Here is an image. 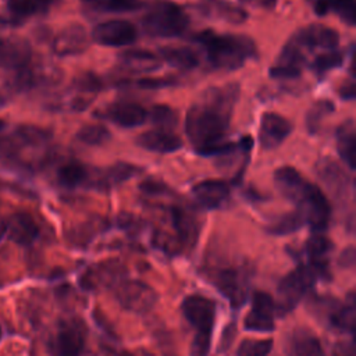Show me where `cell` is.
Listing matches in <instances>:
<instances>
[{"instance_id":"6da1fadb","label":"cell","mask_w":356,"mask_h":356,"mask_svg":"<svg viewBox=\"0 0 356 356\" xmlns=\"http://www.w3.org/2000/svg\"><path fill=\"white\" fill-rule=\"evenodd\" d=\"M238 95L239 86L236 83L213 88L203 93L202 99L188 110L185 132L199 154L224 156L238 149L252 147L250 136L242 138L238 143L225 140Z\"/></svg>"},{"instance_id":"7a4b0ae2","label":"cell","mask_w":356,"mask_h":356,"mask_svg":"<svg viewBox=\"0 0 356 356\" xmlns=\"http://www.w3.org/2000/svg\"><path fill=\"white\" fill-rule=\"evenodd\" d=\"M193 40L204 49L209 63L216 70L235 71L257 56L254 42L245 35L216 33L207 29L196 33Z\"/></svg>"},{"instance_id":"3957f363","label":"cell","mask_w":356,"mask_h":356,"mask_svg":"<svg viewBox=\"0 0 356 356\" xmlns=\"http://www.w3.org/2000/svg\"><path fill=\"white\" fill-rule=\"evenodd\" d=\"M181 310L196 334L191 345V356H207L216 321V303L203 295H189L184 299Z\"/></svg>"},{"instance_id":"277c9868","label":"cell","mask_w":356,"mask_h":356,"mask_svg":"<svg viewBox=\"0 0 356 356\" xmlns=\"http://www.w3.org/2000/svg\"><path fill=\"white\" fill-rule=\"evenodd\" d=\"M189 25L185 10L167 0H157L149 6L143 18L142 28L152 38H175L182 35Z\"/></svg>"},{"instance_id":"5b68a950","label":"cell","mask_w":356,"mask_h":356,"mask_svg":"<svg viewBox=\"0 0 356 356\" xmlns=\"http://www.w3.org/2000/svg\"><path fill=\"white\" fill-rule=\"evenodd\" d=\"M327 268L316 264H302L288 273L278 284V302L275 310L284 316L293 310L300 299L307 293L309 289L316 284L317 278L325 277Z\"/></svg>"},{"instance_id":"8992f818","label":"cell","mask_w":356,"mask_h":356,"mask_svg":"<svg viewBox=\"0 0 356 356\" xmlns=\"http://www.w3.org/2000/svg\"><path fill=\"white\" fill-rule=\"evenodd\" d=\"M295 203L305 224H309L314 232H323L327 228L331 217V206L317 185L306 182Z\"/></svg>"},{"instance_id":"52a82bcc","label":"cell","mask_w":356,"mask_h":356,"mask_svg":"<svg viewBox=\"0 0 356 356\" xmlns=\"http://www.w3.org/2000/svg\"><path fill=\"white\" fill-rule=\"evenodd\" d=\"M86 331L79 320L70 318L57 324L47 348L50 356H81L85 349Z\"/></svg>"},{"instance_id":"ba28073f","label":"cell","mask_w":356,"mask_h":356,"mask_svg":"<svg viewBox=\"0 0 356 356\" xmlns=\"http://www.w3.org/2000/svg\"><path fill=\"white\" fill-rule=\"evenodd\" d=\"M115 298L118 303L129 312L145 313L157 302L156 291L138 280H127L117 285Z\"/></svg>"},{"instance_id":"9c48e42d","label":"cell","mask_w":356,"mask_h":356,"mask_svg":"<svg viewBox=\"0 0 356 356\" xmlns=\"http://www.w3.org/2000/svg\"><path fill=\"white\" fill-rule=\"evenodd\" d=\"M138 38L136 26L125 19H110L97 24L92 31V39L103 46L121 47L132 44Z\"/></svg>"},{"instance_id":"30bf717a","label":"cell","mask_w":356,"mask_h":356,"mask_svg":"<svg viewBox=\"0 0 356 356\" xmlns=\"http://www.w3.org/2000/svg\"><path fill=\"white\" fill-rule=\"evenodd\" d=\"M275 303L266 292H254L252 307L243 320V327L253 332H271L275 327Z\"/></svg>"},{"instance_id":"8fae6325","label":"cell","mask_w":356,"mask_h":356,"mask_svg":"<svg viewBox=\"0 0 356 356\" xmlns=\"http://www.w3.org/2000/svg\"><path fill=\"white\" fill-rule=\"evenodd\" d=\"M306 51L291 38L282 47L275 64L270 68V76L275 79H295L306 65Z\"/></svg>"},{"instance_id":"7c38bea8","label":"cell","mask_w":356,"mask_h":356,"mask_svg":"<svg viewBox=\"0 0 356 356\" xmlns=\"http://www.w3.org/2000/svg\"><path fill=\"white\" fill-rule=\"evenodd\" d=\"M292 39L306 51V50H335L339 42V35L335 29L321 25V24H312L306 28L299 29Z\"/></svg>"},{"instance_id":"4fadbf2b","label":"cell","mask_w":356,"mask_h":356,"mask_svg":"<svg viewBox=\"0 0 356 356\" xmlns=\"http://www.w3.org/2000/svg\"><path fill=\"white\" fill-rule=\"evenodd\" d=\"M291 122L277 113H264L260 120L259 142L264 150H273L280 146L291 134Z\"/></svg>"},{"instance_id":"5bb4252c","label":"cell","mask_w":356,"mask_h":356,"mask_svg":"<svg viewBox=\"0 0 356 356\" xmlns=\"http://www.w3.org/2000/svg\"><path fill=\"white\" fill-rule=\"evenodd\" d=\"M214 285L231 302L232 306H241L246 299L248 278L238 268H222L214 275Z\"/></svg>"},{"instance_id":"9a60e30c","label":"cell","mask_w":356,"mask_h":356,"mask_svg":"<svg viewBox=\"0 0 356 356\" xmlns=\"http://www.w3.org/2000/svg\"><path fill=\"white\" fill-rule=\"evenodd\" d=\"M32 61L31 46L21 38L0 36V70L19 71Z\"/></svg>"},{"instance_id":"2e32d148","label":"cell","mask_w":356,"mask_h":356,"mask_svg":"<svg viewBox=\"0 0 356 356\" xmlns=\"http://www.w3.org/2000/svg\"><path fill=\"white\" fill-rule=\"evenodd\" d=\"M89 46V36L83 26L70 25L60 31L53 39L51 49L60 57L83 53Z\"/></svg>"},{"instance_id":"e0dca14e","label":"cell","mask_w":356,"mask_h":356,"mask_svg":"<svg viewBox=\"0 0 356 356\" xmlns=\"http://www.w3.org/2000/svg\"><path fill=\"white\" fill-rule=\"evenodd\" d=\"M192 195L202 207L217 209L228 200L229 186L222 179H206L193 185Z\"/></svg>"},{"instance_id":"ac0fdd59","label":"cell","mask_w":356,"mask_h":356,"mask_svg":"<svg viewBox=\"0 0 356 356\" xmlns=\"http://www.w3.org/2000/svg\"><path fill=\"white\" fill-rule=\"evenodd\" d=\"M104 117L118 127L134 128L147 120V111L138 103L124 100L110 104L104 111Z\"/></svg>"},{"instance_id":"d6986e66","label":"cell","mask_w":356,"mask_h":356,"mask_svg":"<svg viewBox=\"0 0 356 356\" xmlns=\"http://www.w3.org/2000/svg\"><path fill=\"white\" fill-rule=\"evenodd\" d=\"M39 232L35 218L24 211L14 213L6 222V234L18 245H32L38 239Z\"/></svg>"},{"instance_id":"ffe728a7","label":"cell","mask_w":356,"mask_h":356,"mask_svg":"<svg viewBox=\"0 0 356 356\" xmlns=\"http://www.w3.org/2000/svg\"><path fill=\"white\" fill-rule=\"evenodd\" d=\"M136 145L149 152L174 153L182 147V140L172 131L157 128L140 134L136 138Z\"/></svg>"},{"instance_id":"44dd1931","label":"cell","mask_w":356,"mask_h":356,"mask_svg":"<svg viewBox=\"0 0 356 356\" xmlns=\"http://www.w3.org/2000/svg\"><path fill=\"white\" fill-rule=\"evenodd\" d=\"M289 356H325L318 338L307 328H296L288 337Z\"/></svg>"},{"instance_id":"7402d4cb","label":"cell","mask_w":356,"mask_h":356,"mask_svg":"<svg viewBox=\"0 0 356 356\" xmlns=\"http://www.w3.org/2000/svg\"><path fill=\"white\" fill-rule=\"evenodd\" d=\"M136 172H138V167H135L129 163L120 161V163H115L114 165L108 167L107 170H102L97 172L92 171L90 184L99 189H104V188H110L115 184L129 179Z\"/></svg>"},{"instance_id":"603a6c76","label":"cell","mask_w":356,"mask_h":356,"mask_svg":"<svg viewBox=\"0 0 356 356\" xmlns=\"http://www.w3.org/2000/svg\"><path fill=\"white\" fill-rule=\"evenodd\" d=\"M121 64L132 72H153L160 68V61L156 54L149 50L129 49L118 56Z\"/></svg>"},{"instance_id":"cb8c5ba5","label":"cell","mask_w":356,"mask_h":356,"mask_svg":"<svg viewBox=\"0 0 356 356\" xmlns=\"http://www.w3.org/2000/svg\"><path fill=\"white\" fill-rule=\"evenodd\" d=\"M274 181L280 192L286 196L289 200L295 202L302 189L306 185V179L300 175V172L291 167V165H284L275 170L274 172Z\"/></svg>"},{"instance_id":"d4e9b609","label":"cell","mask_w":356,"mask_h":356,"mask_svg":"<svg viewBox=\"0 0 356 356\" xmlns=\"http://www.w3.org/2000/svg\"><path fill=\"white\" fill-rule=\"evenodd\" d=\"M337 150L342 161L350 170H355L356 135H355V121L352 118L342 122L337 129Z\"/></svg>"},{"instance_id":"484cf974","label":"cell","mask_w":356,"mask_h":356,"mask_svg":"<svg viewBox=\"0 0 356 356\" xmlns=\"http://www.w3.org/2000/svg\"><path fill=\"white\" fill-rule=\"evenodd\" d=\"M92 171L79 161H67L57 170V182L67 188L74 189L90 182Z\"/></svg>"},{"instance_id":"4316f807","label":"cell","mask_w":356,"mask_h":356,"mask_svg":"<svg viewBox=\"0 0 356 356\" xmlns=\"http://www.w3.org/2000/svg\"><path fill=\"white\" fill-rule=\"evenodd\" d=\"M53 0H7V8L14 24H19L24 19L44 14Z\"/></svg>"},{"instance_id":"83f0119b","label":"cell","mask_w":356,"mask_h":356,"mask_svg":"<svg viewBox=\"0 0 356 356\" xmlns=\"http://www.w3.org/2000/svg\"><path fill=\"white\" fill-rule=\"evenodd\" d=\"M159 53L167 64L178 70H193L199 64L197 54L189 47L167 46L161 47Z\"/></svg>"},{"instance_id":"f1b7e54d","label":"cell","mask_w":356,"mask_h":356,"mask_svg":"<svg viewBox=\"0 0 356 356\" xmlns=\"http://www.w3.org/2000/svg\"><path fill=\"white\" fill-rule=\"evenodd\" d=\"M332 243L321 232H314L306 242L305 250L310 257V263L327 268V254L331 252Z\"/></svg>"},{"instance_id":"f546056e","label":"cell","mask_w":356,"mask_h":356,"mask_svg":"<svg viewBox=\"0 0 356 356\" xmlns=\"http://www.w3.org/2000/svg\"><path fill=\"white\" fill-rule=\"evenodd\" d=\"M171 216H172L174 228L177 229L179 239L184 243L195 242V239L197 236V224H196L195 218L188 211H185L184 209H179V207H174L171 210Z\"/></svg>"},{"instance_id":"4dcf8cb0","label":"cell","mask_w":356,"mask_h":356,"mask_svg":"<svg viewBox=\"0 0 356 356\" xmlns=\"http://www.w3.org/2000/svg\"><path fill=\"white\" fill-rule=\"evenodd\" d=\"M121 274L120 266H99L82 277V285L86 288H96L99 285H110L118 280Z\"/></svg>"},{"instance_id":"1f68e13d","label":"cell","mask_w":356,"mask_h":356,"mask_svg":"<svg viewBox=\"0 0 356 356\" xmlns=\"http://www.w3.org/2000/svg\"><path fill=\"white\" fill-rule=\"evenodd\" d=\"M88 7L103 13H129L139 10L142 0H81Z\"/></svg>"},{"instance_id":"d6a6232c","label":"cell","mask_w":356,"mask_h":356,"mask_svg":"<svg viewBox=\"0 0 356 356\" xmlns=\"http://www.w3.org/2000/svg\"><path fill=\"white\" fill-rule=\"evenodd\" d=\"M204 8L207 10V14L217 15L218 18L225 19L232 24H239L246 19V13L242 8L235 7V6L221 1V0H210L204 6Z\"/></svg>"},{"instance_id":"836d02e7","label":"cell","mask_w":356,"mask_h":356,"mask_svg":"<svg viewBox=\"0 0 356 356\" xmlns=\"http://www.w3.org/2000/svg\"><path fill=\"white\" fill-rule=\"evenodd\" d=\"M303 224H305V220L300 216V213L296 210L278 217L271 225L267 227V231L274 235H288L298 231Z\"/></svg>"},{"instance_id":"e575fe53","label":"cell","mask_w":356,"mask_h":356,"mask_svg":"<svg viewBox=\"0 0 356 356\" xmlns=\"http://www.w3.org/2000/svg\"><path fill=\"white\" fill-rule=\"evenodd\" d=\"M15 139L24 146H42L50 139V132L38 127H19L15 131Z\"/></svg>"},{"instance_id":"d590c367","label":"cell","mask_w":356,"mask_h":356,"mask_svg":"<svg viewBox=\"0 0 356 356\" xmlns=\"http://www.w3.org/2000/svg\"><path fill=\"white\" fill-rule=\"evenodd\" d=\"M110 136H111L110 131L100 124L83 125L76 134V138L79 142H82L85 145H90V146L103 145L104 142H107L110 139Z\"/></svg>"},{"instance_id":"8d00e7d4","label":"cell","mask_w":356,"mask_h":356,"mask_svg":"<svg viewBox=\"0 0 356 356\" xmlns=\"http://www.w3.org/2000/svg\"><path fill=\"white\" fill-rule=\"evenodd\" d=\"M328 320L330 323L342 331L352 332L355 327V307L353 305H342L338 306L337 309H332L328 313Z\"/></svg>"},{"instance_id":"74e56055","label":"cell","mask_w":356,"mask_h":356,"mask_svg":"<svg viewBox=\"0 0 356 356\" xmlns=\"http://www.w3.org/2000/svg\"><path fill=\"white\" fill-rule=\"evenodd\" d=\"M334 110H335V107H334L332 102H330V100L323 99V100L316 102L310 107V110L306 115V125L309 128V132L316 134L321 125L323 118L327 117L328 114H331Z\"/></svg>"},{"instance_id":"f35d334b","label":"cell","mask_w":356,"mask_h":356,"mask_svg":"<svg viewBox=\"0 0 356 356\" xmlns=\"http://www.w3.org/2000/svg\"><path fill=\"white\" fill-rule=\"evenodd\" d=\"M147 117L159 129H168V131H171V128L175 127L178 121L177 113L167 104L154 106L147 114Z\"/></svg>"},{"instance_id":"ab89813d","label":"cell","mask_w":356,"mask_h":356,"mask_svg":"<svg viewBox=\"0 0 356 356\" xmlns=\"http://www.w3.org/2000/svg\"><path fill=\"white\" fill-rule=\"evenodd\" d=\"M343 63V56L337 51V50H327L323 54H318L313 63H312V70L317 75H324L328 71L341 67Z\"/></svg>"},{"instance_id":"60d3db41","label":"cell","mask_w":356,"mask_h":356,"mask_svg":"<svg viewBox=\"0 0 356 356\" xmlns=\"http://www.w3.org/2000/svg\"><path fill=\"white\" fill-rule=\"evenodd\" d=\"M273 339H245L236 349L238 356H268Z\"/></svg>"},{"instance_id":"b9f144b4","label":"cell","mask_w":356,"mask_h":356,"mask_svg":"<svg viewBox=\"0 0 356 356\" xmlns=\"http://www.w3.org/2000/svg\"><path fill=\"white\" fill-rule=\"evenodd\" d=\"M328 10L334 11L348 25L353 26L356 24L355 0H328Z\"/></svg>"},{"instance_id":"7bdbcfd3","label":"cell","mask_w":356,"mask_h":356,"mask_svg":"<svg viewBox=\"0 0 356 356\" xmlns=\"http://www.w3.org/2000/svg\"><path fill=\"white\" fill-rule=\"evenodd\" d=\"M74 89L76 90V93L95 97L96 93L102 89V81L93 72H85L75 78Z\"/></svg>"},{"instance_id":"ee69618b","label":"cell","mask_w":356,"mask_h":356,"mask_svg":"<svg viewBox=\"0 0 356 356\" xmlns=\"http://www.w3.org/2000/svg\"><path fill=\"white\" fill-rule=\"evenodd\" d=\"M136 83L139 88H143V89H159V88L172 85L174 81L168 78H143V79H139Z\"/></svg>"},{"instance_id":"f6af8a7d","label":"cell","mask_w":356,"mask_h":356,"mask_svg":"<svg viewBox=\"0 0 356 356\" xmlns=\"http://www.w3.org/2000/svg\"><path fill=\"white\" fill-rule=\"evenodd\" d=\"M140 189L147 195H161L168 191V186L156 179H147L140 184Z\"/></svg>"},{"instance_id":"bcb514c9","label":"cell","mask_w":356,"mask_h":356,"mask_svg":"<svg viewBox=\"0 0 356 356\" xmlns=\"http://www.w3.org/2000/svg\"><path fill=\"white\" fill-rule=\"evenodd\" d=\"M312 8L314 10L316 14L318 15H325L328 10V0H309Z\"/></svg>"},{"instance_id":"7dc6e473","label":"cell","mask_w":356,"mask_h":356,"mask_svg":"<svg viewBox=\"0 0 356 356\" xmlns=\"http://www.w3.org/2000/svg\"><path fill=\"white\" fill-rule=\"evenodd\" d=\"M339 261H341V264L345 266V267L353 266V263H355V248H353V246H349V248L341 254Z\"/></svg>"},{"instance_id":"c3c4849f","label":"cell","mask_w":356,"mask_h":356,"mask_svg":"<svg viewBox=\"0 0 356 356\" xmlns=\"http://www.w3.org/2000/svg\"><path fill=\"white\" fill-rule=\"evenodd\" d=\"M339 95L342 99L345 100H352L355 97V83L353 82H348L345 83L341 89H339Z\"/></svg>"},{"instance_id":"681fc988","label":"cell","mask_w":356,"mask_h":356,"mask_svg":"<svg viewBox=\"0 0 356 356\" xmlns=\"http://www.w3.org/2000/svg\"><path fill=\"white\" fill-rule=\"evenodd\" d=\"M243 1L256 7H264V8H273L277 3V0H243Z\"/></svg>"},{"instance_id":"f907efd6","label":"cell","mask_w":356,"mask_h":356,"mask_svg":"<svg viewBox=\"0 0 356 356\" xmlns=\"http://www.w3.org/2000/svg\"><path fill=\"white\" fill-rule=\"evenodd\" d=\"M117 356H136V355L132 353V352H122V353H120ZM142 356H145V355H142ZM147 356H150V355H147Z\"/></svg>"},{"instance_id":"816d5d0a","label":"cell","mask_w":356,"mask_h":356,"mask_svg":"<svg viewBox=\"0 0 356 356\" xmlns=\"http://www.w3.org/2000/svg\"><path fill=\"white\" fill-rule=\"evenodd\" d=\"M3 128H4V121H1V120H0V131H1Z\"/></svg>"},{"instance_id":"f5cc1de1","label":"cell","mask_w":356,"mask_h":356,"mask_svg":"<svg viewBox=\"0 0 356 356\" xmlns=\"http://www.w3.org/2000/svg\"><path fill=\"white\" fill-rule=\"evenodd\" d=\"M1 332H3V331H1V325H0V337H1V335H3V334H1Z\"/></svg>"}]
</instances>
